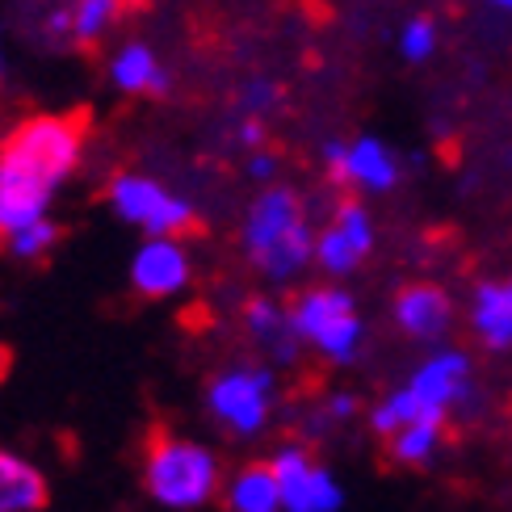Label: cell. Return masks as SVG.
Segmentation results:
<instances>
[{"label":"cell","mask_w":512,"mask_h":512,"mask_svg":"<svg viewBox=\"0 0 512 512\" xmlns=\"http://www.w3.org/2000/svg\"><path fill=\"white\" fill-rule=\"evenodd\" d=\"M89 114H34L0 139V248L13 231L51 215L59 185L76 173Z\"/></svg>","instance_id":"cell-1"},{"label":"cell","mask_w":512,"mask_h":512,"mask_svg":"<svg viewBox=\"0 0 512 512\" xmlns=\"http://www.w3.org/2000/svg\"><path fill=\"white\" fill-rule=\"evenodd\" d=\"M240 248L248 265L277 286L294 282L307 265H315V227L298 189L269 185L256 194L240 227Z\"/></svg>","instance_id":"cell-2"},{"label":"cell","mask_w":512,"mask_h":512,"mask_svg":"<svg viewBox=\"0 0 512 512\" xmlns=\"http://www.w3.org/2000/svg\"><path fill=\"white\" fill-rule=\"evenodd\" d=\"M143 487L160 508L194 512L223 496V466L210 445L156 429L143 445Z\"/></svg>","instance_id":"cell-3"},{"label":"cell","mask_w":512,"mask_h":512,"mask_svg":"<svg viewBox=\"0 0 512 512\" xmlns=\"http://www.w3.org/2000/svg\"><path fill=\"white\" fill-rule=\"evenodd\" d=\"M290 319L303 345L315 349L328 366H353L366 340V324L357 315V303L349 290H340L336 282L328 286H307L290 303Z\"/></svg>","instance_id":"cell-4"},{"label":"cell","mask_w":512,"mask_h":512,"mask_svg":"<svg viewBox=\"0 0 512 512\" xmlns=\"http://www.w3.org/2000/svg\"><path fill=\"white\" fill-rule=\"evenodd\" d=\"M277 403V374L273 366L240 361L206 382V412L231 437H256L269 429Z\"/></svg>","instance_id":"cell-5"},{"label":"cell","mask_w":512,"mask_h":512,"mask_svg":"<svg viewBox=\"0 0 512 512\" xmlns=\"http://www.w3.org/2000/svg\"><path fill=\"white\" fill-rule=\"evenodd\" d=\"M105 202L122 219L139 227L143 236H189L198 227V215L181 194L164 189L156 177L143 173H118L105 185Z\"/></svg>","instance_id":"cell-6"},{"label":"cell","mask_w":512,"mask_h":512,"mask_svg":"<svg viewBox=\"0 0 512 512\" xmlns=\"http://www.w3.org/2000/svg\"><path fill=\"white\" fill-rule=\"evenodd\" d=\"M269 466L277 475V487H282V512H340V504H345V487L311 454V445H277Z\"/></svg>","instance_id":"cell-7"},{"label":"cell","mask_w":512,"mask_h":512,"mask_svg":"<svg viewBox=\"0 0 512 512\" xmlns=\"http://www.w3.org/2000/svg\"><path fill=\"white\" fill-rule=\"evenodd\" d=\"M471 382H475L471 353L454 349V345H437V349L412 370V378L403 382V391L412 395V403H416L424 416L450 420V412L462 408V403L471 399Z\"/></svg>","instance_id":"cell-8"},{"label":"cell","mask_w":512,"mask_h":512,"mask_svg":"<svg viewBox=\"0 0 512 512\" xmlns=\"http://www.w3.org/2000/svg\"><path fill=\"white\" fill-rule=\"evenodd\" d=\"M324 168L336 185H349L357 194H391L399 185V156L374 135L328 139Z\"/></svg>","instance_id":"cell-9"},{"label":"cell","mask_w":512,"mask_h":512,"mask_svg":"<svg viewBox=\"0 0 512 512\" xmlns=\"http://www.w3.org/2000/svg\"><path fill=\"white\" fill-rule=\"evenodd\" d=\"M374 252V219L357 198H340L332 206L328 223L315 231V265L332 282L361 269V261Z\"/></svg>","instance_id":"cell-10"},{"label":"cell","mask_w":512,"mask_h":512,"mask_svg":"<svg viewBox=\"0 0 512 512\" xmlns=\"http://www.w3.org/2000/svg\"><path fill=\"white\" fill-rule=\"evenodd\" d=\"M194 282V261L181 236H147L131 256V286L143 298H177Z\"/></svg>","instance_id":"cell-11"},{"label":"cell","mask_w":512,"mask_h":512,"mask_svg":"<svg viewBox=\"0 0 512 512\" xmlns=\"http://www.w3.org/2000/svg\"><path fill=\"white\" fill-rule=\"evenodd\" d=\"M391 315H395V328L403 336L437 345V340H445L454 328V298L437 282H408L395 294Z\"/></svg>","instance_id":"cell-12"},{"label":"cell","mask_w":512,"mask_h":512,"mask_svg":"<svg viewBox=\"0 0 512 512\" xmlns=\"http://www.w3.org/2000/svg\"><path fill=\"white\" fill-rule=\"evenodd\" d=\"M244 332L252 336V345H261L269 353L273 366H294L303 357V336H298L290 307H282L277 298H248L244 303Z\"/></svg>","instance_id":"cell-13"},{"label":"cell","mask_w":512,"mask_h":512,"mask_svg":"<svg viewBox=\"0 0 512 512\" xmlns=\"http://www.w3.org/2000/svg\"><path fill=\"white\" fill-rule=\"evenodd\" d=\"M105 76H110V84L122 97H164L168 89H173V76H168L160 55L139 38L122 42V47L110 55Z\"/></svg>","instance_id":"cell-14"},{"label":"cell","mask_w":512,"mask_h":512,"mask_svg":"<svg viewBox=\"0 0 512 512\" xmlns=\"http://www.w3.org/2000/svg\"><path fill=\"white\" fill-rule=\"evenodd\" d=\"M471 332L487 353L512 349V277L508 282H479L471 290Z\"/></svg>","instance_id":"cell-15"},{"label":"cell","mask_w":512,"mask_h":512,"mask_svg":"<svg viewBox=\"0 0 512 512\" xmlns=\"http://www.w3.org/2000/svg\"><path fill=\"white\" fill-rule=\"evenodd\" d=\"M47 496V475L30 458L0 450V512H42Z\"/></svg>","instance_id":"cell-16"},{"label":"cell","mask_w":512,"mask_h":512,"mask_svg":"<svg viewBox=\"0 0 512 512\" xmlns=\"http://www.w3.org/2000/svg\"><path fill=\"white\" fill-rule=\"evenodd\" d=\"M227 512H282V487L269 462H248L223 479Z\"/></svg>","instance_id":"cell-17"},{"label":"cell","mask_w":512,"mask_h":512,"mask_svg":"<svg viewBox=\"0 0 512 512\" xmlns=\"http://www.w3.org/2000/svg\"><path fill=\"white\" fill-rule=\"evenodd\" d=\"M445 424L450 420H437V416H420L412 424H403L399 433H391L387 441V458L395 466H408V471H420V466H429L437 454H441V445H445Z\"/></svg>","instance_id":"cell-18"},{"label":"cell","mask_w":512,"mask_h":512,"mask_svg":"<svg viewBox=\"0 0 512 512\" xmlns=\"http://www.w3.org/2000/svg\"><path fill=\"white\" fill-rule=\"evenodd\" d=\"M126 9H135V0H72V42L93 51L126 17Z\"/></svg>","instance_id":"cell-19"},{"label":"cell","mask_w":512,"mask_h":512,"mask_svg":"<svg viewBox=\"0 0 512 512\" xmlns=\"http://www.w3.org/2000/svg\"><path fill=\"white\" fill-rule=\"evenodd\" d=\"M59 223L47 215V219H38V223H30V227H21V231H13V236L5 240V252L13 256V261H26V265H34V261H42L55 244H59Z\"/></svg>","instance_id":"cell-20"},{"label":"cell","mask_w":512,"mask_h":512,"mask_svg":"<svg viewBox=\"0 0 512 512\" xmlns=\"http://www.w3.org/2000/svg\"><path fill=\"white\" fill-rule=\"evenodd\" d=\"M437 21L433 17H412V21H403V30H399V55L408 59V63H429L433 51H437Z\"/></svg>","instance_id":"cell-21"},{"label":"cell","mask_w":512,"mask_h":512,"mask_svg":"<svg viewBox=\"0 0 512 512\" xmlns=\"http://www.w3.org/2000/svg\"><path fill=\"white\" fill-rule=\"evenodd\" d=\"M277 84L273 80H248L244 89H240V97H236V105H240V114H252V118H261V114H269L273 105H277Z\"/></svg>","instance_id":"cell-22"},{"label":"cell","mask_w":512,"mask_h":512,"mask_svg":"<svg viewBox=\"0 0 512 512\" xmlns=\"http://www.w3.org/2000/svg\"><path fill=\"white\" fill-rule=\"evenodd\" d=\"M353 416H357V395H349V391L328 395V403L319 408V420H324V424H345Z\"/></svg>","instance_id":"cell-23"},{"label":"cell","mask_w":512,"mask_h":512,"mask_svg":"<svg viewBox=\"0 0 512 512\" xmlns=\"http://www.w3.org/2000/svg\"><path fill=\"white\" fill-rule=\"evenodd\" d=\"M236 135H240V143L244 147H265V122L261 118H252V114H240V122H236Z\"/></svg>","instance_id":"cell-24"},{"label":"cell","mask_w":512,"mask_h":512,"mask_svg":"<svg viewBox=\"0 0 512 512\" xmlns=\"http://www.w3.org/2000/svg\"><path fill=\"white\" fill-rule=\"evenodd\" d=\"M273 173H277V156L265 152V147H256V152L248 156V177L252 181H269Z\"/></svg>","instance_id":"cell-25"},{"label":"cell","mask_w":512,"mask_h":512,"mask_svg":"<svg viewBox=\"0 0 512 512\" xmlns=\"http://www.w3.org/2000/svg\"><path fill=\"white\" fill-rule=\"evenodd\" d=\"M492 9H500V13H512V0H487Z\"/></svg>","instance_id":"cell-26"},{"label":"cell","mask_w":512,"mask_h":512,"mask_svg":"<svg viewBox=\"0 0 512 512\" xmlns=\"http://www.w3.org/2000/svg\"><path fill=\"white\" fill-rule=\"evenodd\" d=\"M5 370H9V353L0 349V378H5Z\"/></svg>","instance_id":"cell-27"}]
</instances>
